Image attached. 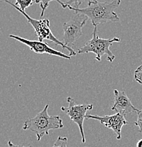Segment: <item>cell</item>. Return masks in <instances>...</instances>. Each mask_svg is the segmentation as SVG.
<instances>
[{
    "label": "cell",
    "mask_w": 142,
    "mask_h": 147,
    "mask_svg": "<svg viewBox=\"0 0 142 147\" xmlns=\"http://www.w3.org/2000/svg\"><path fill=\"white\" fill-rule=\"evenodd\" d=\"M134 79L142 85V65H140L134 71Z\"/></svg>",
    "instance_id": "obj_14"
},
{
    "label": "cell",
    "mask_w": 142,
    "mask_h": 147,
    "mask_svg": "<svg viewBox=\"0 0 142 147\" xmlns=\"http://www.w3.org/2000/svg\"><path fill=\"white\" fill-rule=\"evenodd\" d=\"M88 18L85 15L74 12L69 21L64 23L63 41L65 45L72 48L78 40L83 35L82 28L88 21Z\"/></svg>",
    "instance_id": "obj_5"
},
{
    "label": "cell",
    "mask_w": 142,
    "mask_h": 147,
    "mask_svg": "<svg viewBox=\"0 0 142 147\" xmlns=\"http://www.w3.org/2000/svg\"><path fill=\"white\" fill-rule=\"evenodd\" d=\"M121 4V0H112L110 1L100 2L98 0H88V6L85 8H74L70 6L67 9L76 13L85 15L91 19L94 26H98L108 22H117L120 20L114 10Z\"/></svg>",
    "instance_id": "obj_1"
},
{
    "label": "cell",
    "mask_w": 142,
    "mask_h": 147,
    "mask_svg": "<svg viewBox=\"0 0 142 147\" xmlns=\"http://www.w3.org/2000/svg\"><path fill=\"white\" fill-rule=\"evenodd\" d=\"M114 101L111 110L116 113H121L126 116L129 113H137L139 110L132 103L131 99L128 97L125 91H120L117 89L114 90Z\"/></svg>",
    "instance_id": "obj_9"
},
{
    "label": "cell",
    "mask_w": 142,
    "mask_h": 147,
    "mask_svg": "<svg viewBox=\"0 0 142 147\" xmlns=\"http://www.w3.org/2000/svg\"><path fill=\"white\" fill-rule=\"evenodd\" d=\"M68 143V139L67 137H62L61 136L58 137V138L55 142L52 147H68L67 146Z\"/></svg>",
    "instance_id": "obj_13"
},
{
    "label": "cell",
    "mask_w": 142,
    "mask_h": 147,
    "mask_svg": "<svg viewBox=\"0 0 142 147\" xmlns=\"http://www.w3.org/2000/svg\"><path fill=\"white\" fill-rule=\"evenodd\" d=\"M136 147H142V139H140V140L138 141Z\"/></svg>",
    "instance_id": "obj_17"
},
{
    "label": "cell",
    "mask_w": 142,
    "mask_h": 147,
    "mask_svg": "<svg viewBox=\"0 0 142 147\" xmlns=\"http://www.w3.org/2000/svg\"><path fill=\"white\" fill-rule=\"evenodd\" d=\"M9 38H11L13 39L22 42L23 44L28 46L29 48L30 49V50L33 51L34 53H38V54H47L53 55V56L65 58V59H71V57L69 55H67L62 52L58 51V50L52 48L46 42H40L39 40L37 41L26 39V38H22V37L17 36L16 35L13 34L9 35Z\"/></svg>",
    "instance_id": "obj_8"
},
{
    "label": "cell",
    "mask_w": 142,
    "mask_h": 147,
    "mask_svg": "<svg viewBox=\"0 0 142 147\" xmlns=\"http://www.w3.org/2000/svg\"><path fill=\"white\" fill-rule=\"evenodd\" d=\"M57 1V0H36V4H40L42 11L40 13V18L43 17L44 14H45V10H46L47 7H49V4L51 1Z\"/></svg>",
    "instance_id": "obj_12"
},
{
    "label": "cell",
    "mask_w": 142,
    "mask_h": 147,
    "mask_svg": "<svg viewBox=\"0 0 142 147\" xmlns=\"http://www.w3.org/2000/svg\"><path fill=\"white\" fill-rule=\"evenodd\" d=\"M36 3V0H16V5L19 7L21 10L25 11L27 8Z\"/></svg>",
    "instance_id": "obj_11"
},
{
    "label": "cell",
    "mask_w": 142,
    "mask_h": 147,
    "mask_svg": "<svg viewBox=\"0 0 142 147\" xmlns=\"http://www.w3.org/2000/svg\"><path fill=\"white\" fill-rule=\"evenodd\" d=\"M1 1H4L6 3L10 4L13 8L16 9L18 11H19L21 14L24 15V17L27 19L28 22L33 26L35 30V33H36V36H38L39 41L43 42L44 40H49L51 42H54L56 45H60L62 48L67 49L69 52V55L70 57L76 55V53L74 51V49L71 48L69 47H67V46L65 45L63 42L59 40L58 38L54 36L53 33L52 32L51 28H50V22L48 19H35V18L30 17L25 11L21 10L16 4L11 2L9 0H1Z\"/></svg>",
    "instance_id": "obj_4"
},
{
    "label": "cell",
    "mask_w": 142,
    "mask_h": 147,
    "mask_svg": "<svg viewBox=\"0 0 142 147\" xmlns=\"http://www.w3.org/2000/svg\"><path fill=\"white\" fill-rule=\"evenodd\" d=\"M134 125L139 127V131L142 133V109L139 110L137 113V119L134 122Z\"/></svg>",
    "instance_id": "obj_15"
},
{
    "label": "cell",
    "mask_w": 142,
    "mask_h": 147,
    "mask_svg": "<svg viewBox=\"0 0 142 147\" xmlns=\"http://www.w3.org/2000/svg\"><path fill=\"white\" fill-rule=\"evenodd\" d=\"M8 146H9V147H32L31 145H29V146H23V145H16V144H14L12 143L11 141H9Z\"/></svg>",
    "instance_id": "obj_16"
},
{
    "label": "cell",
    "mask_w": 142,
    "mask_h": 147,
    "mask_svg": "<svg viewBox=\"0 0 142 147\" xmlns=\"http://www.w3.org/2000/svg\"><path fill=\"white\" fill-rule=\"evenodd\" d=\"M49 105H46L42 111L33 118L24 122L23 129L30 130L36 134L38 142L45 135H49L50 130L64 127L63 120L59 116H50L48 114Z\"/></svg>",
    "instance_id": "obj_2"
},
{
    "label": "cell",
    "mask_w": 142,
    "mask_h": 147,
    "mask_svg": "<svg viewBox=\"0 0 142 147\" xmlns=\"http://www.w3.org/2000/svg\"><path fill=\"white\" fill-rule=\"evenodd\" d=\"M93 119L99 121L102 125H105L107 128L111 129L117 135V139H121L122 129L125 125L129 124L127 121L126 116L121 113H117L112 115L99 116L95 115L87 114L85 119Z\"/></svg>",
    "instance_id": "obj_7"
},
{
    "label": "cell",
    "mask_w": 142,
    "mask_h": 147,
    "mask_svg": "<svg viewBox=\"0 0 142 147\" xmlns=\"http://www.w3.org/2000/svg\"><path fill=\"white\" fill-rule=\"evenodd\" d=\"M67 102L69 105L68 107L62 106L61 110L66 113L72 122L77 125L78 127L80 130L82 143H85V137L84 129H83V123H84V120L86 117L87 112L94 108V105L87 103L77 105L71 97L67 98Z\"/></svg>",
    "instance_id": "obj_6"
},
{
    "label": "cell",
    "mask_w": 142,
    "mask_h": 147,
    "mask_svg": "<svg viewBox=\"0 0 142 147\" xmlns=\"http://www.w3.org/2000/svg\"><path fill=\"white\" fill-rule=\"evenodd\" d=\"M85 0H57V1L62 5V8L66 9L68 6L74 8H79V6Z\"/></svg>",
    "instance_id": "obj_10"
},
{
    "label": "cell",
    "mask_w": 142,
    "mask_h": 147,
    "mask_svg": "<svg viewBox=\"0 0 142 147\" xmlns=\"http://www.w3.org/2000/svg\"><path fill=\"white\" fill-rule=\"evenodd\" d=\"M121 40L119 38L104 39L100 38L98 35L97 26H94L92 33V38L87 41L85 44L81 48L78 49L79 54H85V53H93L96 55L95 59L100 62L102 57L104 55H107V60L112 62L115 59V56L110 49V47L114 42H120Z\"/></svg>",
    "instance_id": "obj_3"
}]
</instances>
